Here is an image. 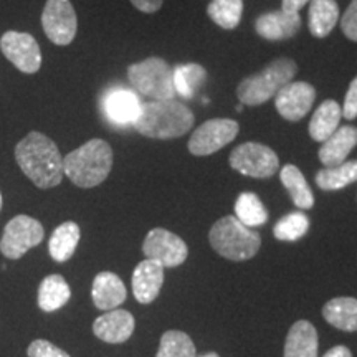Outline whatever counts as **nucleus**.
<instances>
[{"label": "nucleus", "instance_id": "20", "mask_svg": "<svg viewBox=\"0 0 357 357\" xmlns=\"http://www.w3.org/2000/svg\"><path fill=\"white\" fill-rule=\"evenodd\" d=\"M284 357H318V331L310 321H296L288 331Z\"/></svg>", "mask_w": 357, "mask_h": 357}, {"label": "nucleus", "instance_id": "9", "mask_svg": "<svg viewBox=\"0 0 357 357\" xmlns=\"http://www.w3.org/2000/svg\"><path fill=\"white\" fill-rule=\"evenodd\" d=\"M42 29L58 47L73 42L78 32V17L70 0H47L42 12Z\"/></svg>", "mask_w": 357, "mask_h": 357}, {"label": "nucleus", "instance_id": "28", "mask_svg": "<svg viewBox=\"0 0 357 357\" xmlns=\"http://www.w3.org/2000/svg\"><path fill=\"white\" fill-rule=\"evenodd\" d=\"M357 181V160H347L316 174V184L323 190H339Z\"/></svg>", "mask_w": 357, "mask_h": 357}, {"label": "nucleus", "instance_id": "23", "mask_svg": "<svg viewBox=\"0 0 357 357\" xmlns=\"http://www.w3.org/2000/svg\"><path fill=\"white\" fill-rule=\"evenodd\" d=\"M339 20L336 0H311L310 2V32L314 38H324L333 32Z\"/></svg>", "mask_w": 357, "mask_h": 357}, {"label": "nucleus", "instance_id": "33", "mask_svg": "<svg viewBox=\"0 0 357 357\" xmlns=\"http://www.w3.org/2000/svg\"><path fill=\"white\" fill-rule=\"evenodd\" d=\"M29 357H70L68 352L47 341V339H35L26 349Z\"/></svg>", "mask_w": 357, "mask_h": 357}, {"label": "nucleus", "instance_id": "37", "mask_svg": "<svg viewBox=\"0 0 357 357\" xmlns=\"http://www.w3.org/2000/svg\"><path fill=\"white\" fill-rule=\"evenodd\" d=\"M307 2H311V0H283V8H281V10L300 12Z\"/></svg>", "mask_w": 357, "mask_h": 357}, {"label": "nucleus", "instance_id": "13", "mask_svg": "<svg viewBox=\"0 0 357 357\" xmlns=\"http://www.w3.org/2000/svg\"><path fill=\"white\" fill-rule=\"evenodd\" d=\"M316 100V89L306 82H289L275 95V108L281 118L298 123L310 113Z\"/></svg>", "mask_w": 357, "mask_h": 357}, {"label": "nucleus", "instance_id": "4", "mask_svg": "<svg viewBox=\"0 0 357 357\" xmlns=\"http://www.w3.org/2000/svg\"><path fill=\"white\" fill-rule=\"evenodd\" d=\"M298 73L296 61L281 56L268 63L261 71L250 75L236 86V98L242 105L261 106L268 100L275 98L284 84L293 82Z\"/></svg>", "mask_w": 357, "mask_h": 357}, {"label": "nucleus", "instance_id": "10", "mask_svg": "<svg viewBox=\"0 0 357 357\" xmlns=\"http://www.w3.org/2000/svg\"><path fill=\"white\" fill-rule=\"evenodd\" d=\"M0 52L25 75H35L42 68V50L33 35L8 30L0 37Z\"/></svg>", "mask_w": 357, "mask_h": 357}, {"label": "nucleus", "instance_id": "30", "mask_svg": "<svg viewBox=\"0 0 357 357\" xmlns=\"http://www.w3.org/2000/svg\"><path fill=\"white\" fill-rule=\"evenodd\" d=\"M235 217L238 218L248 229L252 227H261L268 220V212L265 205L253 192H243L238 195L235 202Z\"/></svg>", "mask_w": 357, "mask_h": 357}, {"label": "nucleus", "instance_id": "19", "mask_svg": "<svg viewBox=\"0 0 357 357\" xmlns=\"http://www.w3.org/2000/svg\"><path fill=\"white\" fill-rule=\"evenodd\" d=\"M128 291L123 280L111 271H101L93 281L91 298L98 310L111 311L126 301Z\"/></svg>", "mask_w": 357, "mask_h": 357}, {"label": "nucleus", "instance_id": "5", "mask_svg": "<svg viewBox=\"0 0 357 357\" xmlns=\"http://www.w3.org/2000/svg\"><path fill=\"white\" fill-rule=\"evenodd\" d=\"M208 242L220 257L231 261H243L257 255L261 247V236L236 217L227 215L213 223Z\"/></svg>", "mask_w": 357, "mask_h": 357}, {"label": "nucleus", "instance_id": "26", "mask_svg": "<svg viewBox=\"0 0 357 357\" xmlns=\"http://www.w3.org/2000/svg\"><path fill=\"white\" fill-rule=\"evenodd\" d=\"M281 184L287 187L289 197H291L293 204L296 205L301 211H310V208L314 205V195L307 185L305 176L303 172L293 164H287L280 172Z\"/></svg>", "mask_w": 357, "mask_h": 357}, {"label": "nucleus", "instance_id": "36", "mask_svg": "<svg viewBox=\"0 0 357 357\" xmlns=\"http://www.w3.org/2000/svg\"><path fill=\"white\" fill-rule=\"evenodd\" d=\"M142 13H155L160 10L164 0H129Z\"/></svg>", "mask_w": 357, "mask_h": 357}, {"label": "nucleus", "instance_id": "24", "mask_svg": "<svg viewBox=\"0 0 357 357\" xmlns=\"http://www.w3.org/2000/svg\"><path fill=\"white\" fill-rule=\"evenodd\" d=\"M323 316L329 324L341 331H357V300L356 298H334L323 307Z\"/></svg>", "mask_w": 357, "mask_h": 357}, {"label": "nucleus", "instance_id": "34", "mask_svg": "<svg viewBox=\"0 0 357 357\" xmlns=\"http://www.w3.org/2000/svg\"><path fill=\"white\" fill-rule=\"evenodd\" d=\"M341 30L347 38L357 42V0H352L341 19Z\"/></svg>", "mask_w": 357, "mask_h": 357}, {"label": "nucleus", "instance_id": "25", "mask_svg": "<svg viewBox=\"0 0 357 357\" xmlns=\"http://www.w3.org/2000/svg\"><path fill=\"white\" fill-rule=\"evenodd\" d=\"M70 284L61 275H48L38 287V306L45 312H53L70 301Z\"/></svg>", "mask_w": 357, "mask_h": 357}, {"label": "nucleus", "instance_id": "38", "mask_svg": "<svg viewBox=\"0 0 357 357\" xmlns=\"http://www.w3.org/2000/svg\"><path fill=\"white\" fill-rule=\"evenodd\" d=\"M323 357H352V352L346 346H334Z\"/></svg>", "mask_w": 357, "mask_h": 357}, {"label": "nucleus", "instance_id": "32", "mask_svg": "<svg viewBox=\"0 0 357 357\" xmlns=\"http://www.w3.org/2000/svg\"><path fill=\"white\" fill-rule=\"evenodd\" d=\"M310 230V218L303 212H293L284 215L275 225L273 234L278 240L283 242H296L303 238Z\"/></svg>", "mask_w": 357, "mask_h": 357}, {"label": "nucleus", "instance_id": "8", "mask_svg": "<svg viewBox=\"0 0 357 357\" xmlns=\"http://www.w3.org/2000/svg\"><path fill=\"white\" fill-rule=\"evenodd\" d=\"M230 166L243 176L268 178L280 171V159L271 147L260 142H245L231 151Z\"/></svg>", "mask_w": 357, "mask_h": 357}, {"label": "nucleus", "instance_id": "7", "mask_svg": "<svg viewBox=\"0 0 357 357\" xmlns=\"http://www.w3.org/2000/svg\"><path fill=\"white\" fill-rule=\"evenodd\" d=\"M45 230L37 218L17 215L7 222L0 238V252L8 260H19L30 248L43 242Z\"/></svg>", "mask_w": 357, "mask_h": 357}, {"label": "nucleus", "instance_id": "2", "mask_svg": "<svg viewBox=\"0 0 357 357\" xmlns=\"http://www.w3.org/2000/svg\"><path fill=\"white\" fill-rule=\"evenodd\" d=\"M194 113L181 101L160 100L142 105L139 118L132 124L136 131L151 139H176L194 126Z\"/></svg>", "mask_w": 357, "mask_h": 357}, {"label": "nucleus", "instance_id": "11", "mask_svg": "<svg viewBox=\"0 0 357 357\" xmlns=\"http://www.w3.org/2000/svg\"><path fill=\"white\" fill-rule=\"evenodd\" d=\"M238 123L234 119H208L192 132L187 147L194 155H211L230 144L238 136Z\"/></svg>", "mask_w": 357, "mask_h": 357}, {"label": "nucleus", "instance_id": "3", "mask_svg": "<svg viewBox=\"0 0 357 357\" xmlns=\"http://www.w3.org/2000/svg\"><path fill=\"white\" fill-rule=\"evenodd\" d=\"M113 169V149L105 139H91L63 158V172L75 185L91 189L102 184Z\"/></svg>", "mask_w": 357, "mask_h": 357}, {"label": "nucleus", "instance_id": "29", "mask_svg": "<svg viewBox=\"0 0 357 357\" xmlns=\"http://www.w3.org/2000/svg\"><path fill=\"white\" fill-rule=\"evenodd\" d=\"M207 15L223 30H234L243 15V0H212L207 6Z\"/></svg>", "mask_w": 357, "mask_h": 357}, {"label": "nucleus", "instance_id": "14", "mask_svg": "<svg viewBox=\"0 0 357 357\" xmlns=\"http://www.w3.org/2000/svg\"><path fill=\"white\" fill-rule=\"evenodd\" d=\"M141 108L142 102L139 96L123 86L109 89L102 98V109H105L106 118L116 126H128V124L136 123Z\"/></svg>", "mask_w": 357, "mask_h": 357}, {"label": "nucleus", "instance_id": "16", "mask_svg": "<svg viewBox=\"0 0 357 357\" xmlns=\"http://www.w3.org/2000/svg\"><path fill=\"white\" fill-rule=\"evenodd\" d=\"M134 326H136V321L131 312L116 307L96 318L93 323V333L98 339L108 344H121L132 336Z\"/></svg>", "mask_w": 357, "mask_h": 357}, {"label": "nucleus", "instance_id": "22", "mask_svg": "<svg viewBox=\"0 0 357 357\" xmlns=\"http://www.w3.org/2000/svg\"><path fill=\"white\" fill-rule=\"evenodd\" d=\"M342 118L341 105L334 100H326L319 105V108L312 114L310 123V136L311 139L324 142L331 134L339 128Z\"/></svg>", "mask_w": 357, "mask_h": 357}, {"label": "nucleus", "instance_id": "15", "mask_svg": "<svg viewBox=\"0 0 357 357\" xmlns=\"http://www.w3.org/2000/svg\"><path fill=\"white\" fill-rule=\"evenodd\" d=\"M300 12H266L255 20V32L270 42L293 38L301 29Z\"/></svg>", "mask_w": 357, "mask_h": 357}, {"label": "nucleus", "instance_id": "17", "mask_svg": "<svg viewBox=\"0 0 357 357\" xmlns=\"http://www.w3.org/2000/svg\"><path fill=\"white\" fill-rule=\"evenodd\" d=\"M132 293L141 305H149L159 296L164 284V266L160 263L142 260L132 273Z\"/></svg>", "mask_w": 357, "mask_h": 357}, {"label": "nucleus", "instance_id": "18", "mask_svg": "<svg viewBox=\"0 0 357 357\" xmlns=\"http://www.w3.org/2000/svg\"><path fill=\"white\" fill-rule=\"evenodd\" d=\"M357 146V128L356 126H341L334 131L331 136L319 147V160L324 167H334L346 162L347 155Z\"/></svg>", "mask_w": 357, "mask_h": 357}, {"label": "nucleus", "instance_id": "35", "mask_svg": "<svg viewBox=\"0 0 357 357\" xmlns=\"http://www.w3.org/2000/svg\"><path fill=\"white\" fill-rule=\"evenodd\" d=\"M341 109H342V118L349 119V121L357 118V77L352 79L349 88H347L344 105L341 106Z\"/></svg>", "mask_w": 357, "mask_h": 357}, {"label": "nucleus", "instance_id": "1", "mask_svg": "<svg viewBox=\"0 0 357 357\" xmlns=\"http://www.w3.org/2000/svg\"><path fill=\"white\" fill-rule=\"evenodd\" d=\"M15 160L38 189H53L63 181V155L50 137L30 131L15 146Z\"/></svg>", "mask_w": 357, "mask_h": 357}, {"label": "nucleus", "instance_id": "21", "mask_svg": "<svg viewBox=\"0 0 357 357\" xmlns=\"http://www.w3.org/2000/svg\"><path fill=\"white\" fill-rule=\"evenodd\" d=\"M79 236H82V230H79L78 223L63 222L61 225H58L48 240L50 257L58 263L68 261L77 252Z\"/></svg>", "mask_w": 357, "mask_h": 357}, {"label": "nucleus", "instance_id": "40", "mask_svg": "<svg viewBox=\"0 0 357 357\" xmlns=\"http://www.w3.org/2000/svg\"><path fill=\"white\" fill-rule=\"evenodd\" d=\"M2 204H3V199H2V192H0V211H2Z\"/></svg>", "mask_w": 357, "mask_h": 357}, {"label": "nucleus", "instance_id": "12", "mask_svg": "<svg viewBox=\"0 0 357 357\" xmlns=\"http://www.w3.org/2000/svg\"><path fill=\"white\" fill-rule=\"evenodd\" d=\"M146 258L154 260L164 268L182 265L189 255V248L181 236L166 229H153L146 235L142 243Z\"/></svg>", "mask_w": 357, "mask_h": 357}, {"label": "nucleus", "instance_id": "27", "mask_svg": "<svg viewBox=\"0 0 357 357\" xmlns=\"http://www.w3.org/2000/svg\"><path fill=\"white\" fill-rule=\"evenodd\" d=\"M207 79V70L199 63H184L174 68V88L178 96L190 100Z\"/></svg>", "mask_w": 357, "mask_h": 357}, {"label": "nucleus", "instance_id": "31", "mask_svg": "<svg viewBox=\"0 0 357 357\" xmlns=\"http://www.w3.org/2000/svg\"><path fill=\"white\" fill-rule=\"evenodd\" d=\"M197 351H195V344L192 342L189 334L176 331H166L160 337L159 351L155 357H195Z\"/></svg>", "mask_w": 357, "mask_h": 357}, {"label": "nucleus", "instance_id": "6", "mask_svg": "<svg viewBox=\"0 0 357 357\" xmlns=\"http://www.w3.org/2000/svg\"><path fill=\"white\" fill-rule=\"evenodd\" d=\"M128 79L136 91L151 101L174 100V68L159 56H149L128 66Z\"/></svg>", "mask_w": 357, "mask_h": 357}, {"label": "nucleus", "instance_id": "39", "mask_svg": "<svg viewBox=\"0 0 357 357\" xmlns=\"http://www.w3.org/2000/svg\"><path fill=\"white\" fill-rule=\"evenodd\" d=\"M195 357H220L217 354V352H207V354H204V356H195Z\"/></svg>", "mask_w": 357, "mask_h": 357}]
</instances>
